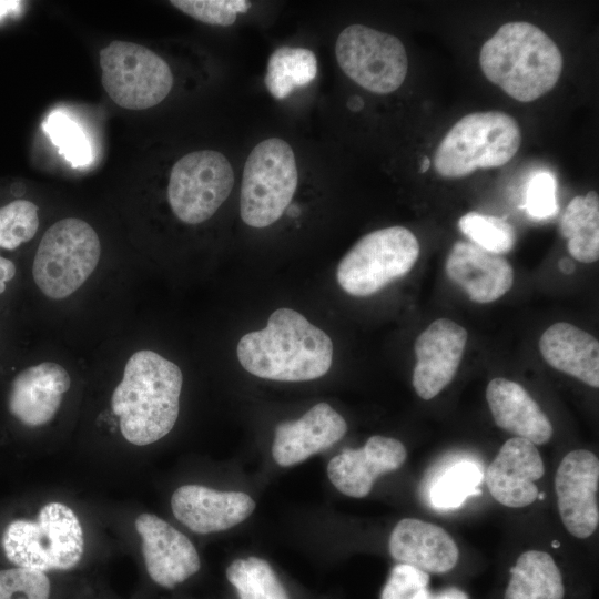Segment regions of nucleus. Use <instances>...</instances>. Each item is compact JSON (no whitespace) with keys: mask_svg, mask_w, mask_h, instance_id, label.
Returning <instances> with one entry per match:
<instances>
[{"mask_svg":"<svg viewBox=\"0 0 599 599\" xmlns=\"http://www.w3.org/2000/svg\"><path fill=\"white\" fill-rule=\"evenodd\" d=\"M485 77L520 102L549 92L562 71L558 45L541 29L526 21L502 24L481 47Z\"/></svg>","mask_w":599,"mask_h":599,"instance_id":"7ed1b4c3","label":"nucleus"},{"mask_svg":"<svg viewBox=\"0 0 599 599\" xmlns=\"http://www.w3.org/2000/svg\"><path fill=\"white\" fill-rule=\"evenodd\" d=\"M363 105H364V101L358 95H354V97L349 98V100L347 102V106L352 111H358V110H361L363 108Z\"/></svg>","mask_w":599,"mask_h":599,"instance_id":"4c0bfd02","label":"nucleus"},{"mask_svg":"<svg viewBox=\"0 0 599 599\" xmlns=\"http://www.w3.org/2000/svg\"><path fill=\"white\" fill-rule=\"evenodd\" d=\"M174 517L196 534L230 529L255 509L254 500L241 491H221L201 485L179 487L171 497Z\"/></svg>","mask_w":599,"mask_h":599,"instance_id":"f3484780","label":"nucleus"},{"mask_svg":"<svg viewBox=\"0 0 599 599\" xmlns=\"http://www.w3.org/2000/svg\"><path fill=\"white\" fill-rule=\"evenodd\" d=\"M182 385V372L172 361L150 349L133 353L111 397L124 439L146 446L166 436L179 417Z\"/></svg>","mask_w":599,"mask_h":599,"instance_id":"f257e3e1","label":"nucleus"},{"mask_svg":"<svg viewBox=\"0 0 599 599\" xmlns=\"http://www.w3.org/2000/svg\"><path fill=\"white\" fill-rule=\"evenodd\" d=\"M51 582L45 572L28 568L0 570V599H50Z\"/></svg>","mask_w":599,"mask_h":599,"instance_id":"7c9ffc66","label":"nucleus"},{"mask_svg":"<svg viewBox=\"0 0 599 599\" xmlns=\"http://www.w3.org/2000/svg\"><path fill=\"white\" fill-rule=\"evenodd\" d=\"M298 183L291 145L280 138L256 144L248 154L242 177L240 214L252 227L276 222L290 205Z\"/></svg>","mask_w":599,"mask_h":599,"instance_id":"0eeeda50","label":"nucleus"},{"mask_svg":"<svg viewBox=\"0 0 599 599\" xmlns=\"http://www.w3.org/2000/svg\"><path fill=\"white\" fill-rule=\"evenodd\" d=\"M566 586L554 558L542 550L522 552L509 570L502 599H565Z\"/></svg>","mask_w":599,"mask_h":599,"instance_id":"b1692460","label":"nucleus"},{"mask_svg":"<svg viewBox=\"0 0 599 599\" xmlns=\"http://www.w3.org/2000/svg\"><path fill=\"white\" fill-rule=\"evenodd\" d=\"M559 266H560V270L564 273H572V271H573V264L567 258H562L559 262Z\"/></svg>","mask_w":599,"mask_h":599,"instance_id":"ea45409f","label":"nucleus"},{"mask_svg":"<svg viewBox=\"0 0 599 599\" xmlns=\"http://www.w3.org/2000/svg\"><path fill=\"white\" fill-rule=\"evenodd\" d=\"M484 474L478 464L461 460L446 469L433 484L429 498L436 508L459 507L469 496L480 495L478 489Z\"/></svg>","mask_w":599,"mask_h":599,"instance_id":"cd10ccee","label":"nucleus"},{"mask_svg":"<svg viewBox=\"0 0 599 599\" xmlns=\"http://www.w3.org/2000/svg\"><path fill=\"white\" fill-rule=\"evenodd\" d=\"M39 227L38 206L16 200L0 207V247L14 250L30 241Z\"/></svg>","mask_w":599,"mask_h":599,"instance_id":"c756f323","label":"nucleus"},{"mask_svg":"<svg viewBox=\"0 0 599 599\" xmlns=\"http://www.w3.org/2000/svg\"><path fill=\"white\" fill-rule=\"evenodd\" d=\"M458 226L473 244L494 254H505L516 242L514 226L502 217L468 212L458 221Z\"/></svg>","mask_w":599,"mask_h":599,"instance_id":"c85d7f7f","label":"nucleus"},{"mask_svg":"<svg viewBox=\"0 0 599 599\" xmlns=\"http://www.w3.org/2000/svg\"><path fill=\"white\" fill-rule=\"evenodd\" d=\"M234 186V172L220 152L201 150L182 156L172 167L167 200L174 215L200 224L215 214Z\"/></svg>","mask_w":599,"mask_h":599,"instance_id":"9b49d317","label":"nucleus"},{"mask_svg":"<svg viewBox=\"0 0 599 599\" xmlns=\"http://www.w3.org/2000/svg\"><path fill=\"white\" fill-rule=\"evenodd\" d=\"M557 182L548 171H538L529 180L524 209L535 220H545L555 215L558 211Z\"/></svg>","mask_w":599,"mask_h":599,"instance_id":"72a5a7b5","label":"nucleus"},{"mask_svg":"<svg viewBox=\"0 0 599 599\" xmlns=\"http://www.w3.org/2000/svg\"><path fill=\"white\" fill-rule=\"evenodd\" d=\"M2 548L17 567L42 572L68 571L83 556V529L77 514L67 505H44L35 519H16L4 529Z\"/></svg>","mask_w":599,"mask_h":599,"instance_id":"20e7f679","label":"nucleus"},{"mask_svg":"<svg viewBox=\"0 0 599 599\" xmlns=\"http://www.w3.org/2000/svg\"><path fill=\"white\" fill-rule=\"evenodd\" d=\"M236 351L246 372L280 382L322 377L333 361L329 336L288 307L274 311L263 329L242 336Z\"/></svg>","mask_w":599,"mask_h":599,"instance_id":"f03ea898","label":"nucleus"},{"mask_svg":"<svg viewBox=\"0 0 599 599\" xmlns=\"http://www.w3.org/2000/svg\"><path fill=\"white\" fill-rule=\"evenodd\" d=\"M419 256V243L412 231L390 226L364 235L341 260L336 277L354 296H368L406 275Z\"/></svg>","mask_w":599,"mask_h":599,"instance_id":"6e6552de","label":"nucleus"},{"mask_svg":"<svg viewBox=\"0 0 599 599\" xmlns=\"http://www.w3.org/2000/svg\"><path fill=\"white\" fill-rule=\"evenodd\" d=\"M570 255L581 263L599 258V197L595 191L573 197L560 220Z\"/></svg>","mask_w":599,"mask_h":599,"instance_id":"393cba45","label":"nucleus"},{"mask_svg":"<svg viewBox=\"0 0 599 599\" xmlns=\"http://www.w3.org/2000/svg\"><path fill=\"white\" fill-rule=\"evenodd\" d=\"M552 546H554V547H558V546H559V544H558V542H556V541H554V542H552Z\"/></svg>","mask_w":599,"mask_h":599,"instance_id":"79ce46f5","label":"nucleus"},{"mask_svg":"<svg viewBox=\"0 0 599 599\" xmlns=\"http://www.w3.org/2000/svg\"><path fill=\"white\" fill-rule=\"evenodd\" d=\"M134 526L142 540L145 569L158 586L174 589L200 570L194 545L169 522L152 514H141Z\"/></svg>","mask_w":599,"mask_h":599,"instance_id":"ddd939ff","label":"nucleus"},{"mask_svg":"<svg viewBox=\"0 0 599 599\" xmlns=\"http://www.w3.org/2000/svg\"><path fill=\"white\" fill-rule=\"evenodd\" d=\"M407 451L398 439L372 436L361 448H346L332 458L327 475L342 494L363 498L369 494L375 480L383 474L398 469Z\"/></svg>","mask_w":599,"mask_h":599,"instance_id":"dca6fc26","label":"nucleus"},{"mask_svg":"<svg viewBox=\"0 0 599 599\" xmlns=\"http://www.w3.org/2000/svg\"><path fill=\"white\" fill-rule=\"evenodd\" d=\"M102 85L111 100L128 110L162 102L173 87L169 64L152 50L115 40L100 51Z\"/></svg>","mask_w":599,"mask_h":599,"instance_id":"1a4fd4ad","label":"nucleus"},{"mask_svg":"<svg viewBox=\"0 0 599 599\" xmlns=\"http://www.w3.org/2000/svg\"><path fill=\"white\" fill-rule=\"evenodd\" d=\"M545 474L542 458L531 441L512 437L500 447L486 469L489 493L499 504L522 508L539 495L535 484Z\"/></svg>","mask_w":599,"mask_h":599,"instance_id":"2eb2a0df","label":"nucleus"},{"mask_svg":"<svg viewBox=\"0 0 599 599\" xmlns=\"http://www.w3.org/2000/svg\"><path fill=\"white\" fill-rule=\"evenodd\" d=\"M467 338V331L448 318L434 321L417 337L413 386L420 398H434L451 382Z\"/></svg>","mask_w":599,"mask_h":599,"instance_id":"4468645a","label":"nucleus"},{"mask_svg":"<svg viewBox=\"0 0 599 599\" xmlns=\"http://www.w3.org/2000/svg\"><path fill=\"white\" fill-rule=\"evenodd\" d=\"M430 163V159L425 156L420 164V172L425 173L429 169Z\"/></svg>","mask_w":599,"mask_h":599,"instance_id":"a19ab883","label":"nucleus"},{"mask_svg":"<svg viewBox=\"0 0 599 599\" xmlns=\"http://www.w3.org/2000/svg\"><path fill=\"white\" fill-rule=\"evenodd\" d=\"M100 257L95 230L81 219L65 217L44 232L33 258L32 277L44 296L64 300L88 281Z\"/></svg>","mask_w":599,"mask_h":599,"instance_id":"423d86ee","label":"nucleus"},{"mask_svg":"<svg viewBox=\"0 0 599 599\" xmlns=\"http://www.w3.org/2000/svg\"><path fill=\"white\" fill-rule=\"evenodd\" d=\"M449 280L476 303H490L505 295L514 283V270L501 255L471 242L457 241L445 264Z\"/></svg>","mask_w":599,"mask_h":599,"instance_id":"6ab92c4d","label":"nucleus"},{"mask_svg":"<svg viewBox=\"0 0 599 599\" xmlns=\"http://www.w3.org/2000/svg\"><path fill=\"white\" fill-rule=\"evenodd\" d=\"M16 275V266L12 261L0 256V294L6 290V283Z\"/></svg>","mask_w":599,"mask_h":599,"instance_id":"c9c22d12","label":"nucleus"},{"mask_svg":"<svg viewBox=\"0 0 599 599\" xmlns=\"http://www.w3.org/2000/svg\"><path fill=\"white\" fill-rule=\"evenodd\" d=\"M346 430L345 419L331 405L316 404L300 419L276 426L273 458L283 467L296 465L337 443Z\"/></svg>","mask_w":599,"mask_h":599,"instance_id":"aec40b11","label":"nucleus"},{"mask_svg":"<svg viewBox=\"0 0 599 599\" xmlns=\"http://www.w3.org/2000/svg\"><path fill=\"white\" fill-rule=\"evenodd\" d=\"M390 556L428 575L451 571L459 559L453 537L441 527L415 518L399 520L388 542Z\"/></svg>","mask_w":599,"mask_h":599,"instance_id":"412c9836","label":"nucleus"},{"mask_svg":"<svg viewBox=\"0 0 599 599\" xmlns=\"http://www.w3.org/2000/svg\"><path fill=\"white\" fill-rule=\"evenodd\" d=\"M316 74L317 60L313 51L281 47L267 61L264 83L273 98L284 99L296 88L311 83Z\"/></svg>","mask_w":599,"mask_h":599,"instance_id":"a878e982","label":"nucleus"},{"mask_svg":"<svg viewBox=\"0 0 599 599\" xmlns=\"http://www.w3.org/2000/svg\"><path fill=\"white\" fill-rule=\"evenodd\" d=\"M19 1H0V17L19 6Z\"/></svg>","mask_w":599,"mask_h":599,"instance_id":"58836bf2","label":"nucleus"},{"mask_svg":"<svg viewBox=\"0 0 599 599\" xmlns=\"http://www.w3.org/2000/svg\"><path fill=\"white\" fill-rule=\"evenodd\" d=\"M432 599H469V596L456 587H449L433 595Z\"/></svg>","mask_w":599,"mask_h":599,"instance_id":"e433bc0d","label":"nucleus"},{"mask_svg":"<svg viewBox=\"0 0 599 599\" xmlns=\"http://www.w3.org/2000/svg\"><path fill=\"white\" fill-rule=\"evenodd\" d=\"M521 131L517 121L501 111L469 113L445 134L434 154L439 175L460 179L477 169L507 164L518 152Z\"/></svg>","mask_w":599,"mask_h":599,"instance_id":"39448f33","label":"nucleus"},{"mask_svg":"<svg viewBox=\"0 0 599 599\" xmlns=\"http://www.w3.org/2000/svg\"><path fill=\"white\" fill-rule=\"evenodd\" d=\"M226 579L237 599H293L286 586L264 559H235L226 568Z\"/></svg>","mask_w":599,"mask_h":599,"instance_id":"bb28decb","label":"nucleus"},{"mask_svg":"<svg viewBox=\"0 0 599 599\" xmlns=\"http://www.w3.org/2000/svg\"><path fill=\"white\" fill-rule=\"evenodd\" d=\"M335 55L349 79L377 94L396 91L408 70L407 53L402 41L363 24H351L339 33Z\"/></svg>","mask_w":599,"mask_h":599,"instance_id":"9d476101","label":"nucleus"},{"mask_svg":"<svg viewBox=\"0 0 599 599\" xmlns=\"http://www.w3.org/2000/svg\"><path fill=\"white\" fill-rule=\"evenodd\" d=\"M427 572L405 564L395 565L380 591L379 599H432Z\"/></svg>","mask_w":599,"mask_h":599,"instance_id":"473e14b6","label":"nucleus"},{"mask_svg":"<svg viewBox=\"0 0 599 599\" xmlns=\"http://www.w3.org/2000/svg\"><path fill=\"white\" fill-rule=\"evenodd\" d=\"M599 460L586 449L569 451L555 476V490L561 521L576 538L586 539L599 524Z\"/></svg>","mask_w":599,"mask_h":599,"instance_id":"f8f14e48","label":"nucleus"},{"mask_svg":"<svg viewBox=\"0 0 599 599\" xmlns=\"http://www.w3.org/2000/svg\"><path fill=\"white\" fill-rule=\"evenodd\" d=\"M51 130L50 134L54 143L62 145L64 148L65 154H68L70 160L77 162L75 155L80 163L84 162L85 152L88 145L83 139V135L77 125L68 121V119L61 118L60 114H57L55 119H50Z\"/></svg>","mask_w":599,"mask_h":599,"instance_id":"f704fd0d","label":"nucleus"},{"mask_svg":"<svg viewBox=\"0 0 599 599\" xmlns=\"http://www.w3.org/2000/svg\"><path fill=\"white\" fill-rule=\"evenodd\" d=\"M486 399L495 424L501 429L535 445L550 440L554 429L549 418L520 384L494 378L486 388Z\"/></svg>","mask_w":599,"mask_h":599,"instance_id":"4be33fe9","label":"nucleus"},{"mask_svg":"<svg viewBox=\"0 0 599 599\" xmlns=\"http://www.w3.org/2000/svg\"><path fill=\"white\" fill-rule=\"evenodd\" d=\"M170 3L185 14L212 26H232L238 13L252 6L246 0H172Z\"/></svg>","mask_w":599,"mask_h":599,"instance_id":"2f4dec72","label":"nucleus"},{"mask_svg":"<svg viewBox=\"0 0 599 599\" xmlns=\"http://www.w3.org/2000/svg\"><path fill=\"white\" fill-rule=\"evenodd\" d=\"M539 349L554 368L599 387V343L589 333L569 323H555L542 333Z\"/></svg>","mask_w":599,"mask_h":599,"instance_id":"5701e85b","label":"nucleus"},{"mask_svg":"<svg viewBox=\"0 0 599 599\" xmlns=\"http://www.w3.org/2000/svg\"><path fill=\"white\" fill-rule=\"evenodd\" d=\"M71 386L68 370L55 362H42L21 370L8 397L11 415L28 427H40L57 415Z\"/></svg>","mask_w":599,"mask_h":599,"instance_id":"a211bd4d","label":"nucleus"}]
</instances>
